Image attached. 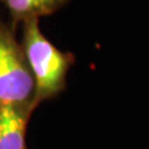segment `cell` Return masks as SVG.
Here are the masks:
<instances>
[{
  "label": "cell",
  "instance_id": "6da1fadb",
  "mask_svg": "<svg viewBox=\"0 0 149 149\" xmlns=\"http://www.w3.org/2000/svg\"><path fill=\"white\" fill-rule=\"evenodd\" d=\"M23 47L28 66L34 80L36 100L56 94L64 84L69 60L40 31L38 18L29 19L24 28Z\"/></svg>",
  "mask_w": 149,
  "mask_h": 149
},
{
  "label": "cell",
  "instance_id": "7a4b0ae2",
  "mask_svg": "<svg viewBox=\"0 0 149 149\" xmlns=\"http://www.w3.org/2000/svg\"><path fill=\"white\" fill-rule=\"evenodd\" d=\"M36 92L26 56L10 34L0 29V105L21 106Z\"/></svg>",
  "mask_w": 149,
  "mask_h": 149
},
{
  "label": "cell",
  "instance_id": "3957f363",
  "mask_svg": "<svg viewBox=\"0 0 149 149\" xmlns=\"http://www.w3.org/2000/svg\"><path fill=\"white\" fill-rule=\"evenodd\" d=\"M27 119L20 106L0 105V149H26Z\"/></svg>",
  "mask_w": 149,
  "mask_h": 149
},
{
  "label": "cell",
  "instance_id": "277c9868",
  "mask_svg": "<svg viewBox=\"0 0 149 149\" xmlns=\"http://www.w3.org/2000/svg\"><path fill=\"white\" fill-rule=\"evenodd\" d=\"M9 10L17 17L38 18L59 9L66 0H3Z\"/></svg>",
  "mask_w": 149,
  "mask_h": 149
}]
</instances>
